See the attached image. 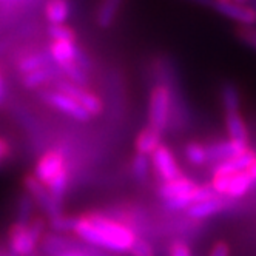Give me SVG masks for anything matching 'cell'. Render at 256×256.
I'll use <instances>...</instances> for the list:
<instances>
[{
	"label": "cell",
	"instance_id": "1",
	"mask_svg": "<svg viewBox=\"0 0 256 256\" xmlns=\"http://www.w3.org/2000/svg\"><path fill=\"white\" fill-rule=\"evenodd\" d=\"M74 234L85 244L106 253L130 252L138 240L130 226L102 213H88L79 216Z\"/></svg>",
	"mask_w": 256,
	"mask_h": 256
},
{
	"label": "cell",
	"instance_id": "2",
	"mask_svg": "<svg viewBox=\"0 0 256 256\" xmlns=\"http://www.w3.org/2000/svg\"><path fill=\"white\" fill-rule=\"evenodd\" d=\"M44 221L42 219H34L30 222L17 221L8 236L10 252L16 256H31L36 253L38 246L42 244L44 240Z\"/></svg>",
	"mask_w": 256,
	"mask_h": 256
},
{
	"label": "cell",
	"instance_id": "3",
	"mask_svg": "<svg viewBox=\"0 0 256 256\" xmlns=\"http://www.w3.org/2000/svg\"><path fill=\"white\" fill-rule=\"evenodd\" d=\"M212 186L218 194L227 196L233 200L241 199L256 187V160L244 172L234 174H213Z\"/></svg>",
	"mask_w": 256,
	"mask_h": 256
},
{
	"label": "cell",
	"instance_id": "4",
	"mask_svg": "<svg viewBox=\"0 0 256 256\" xmlns=\"http://www.w3.org/2000/svg\"><path fill=\"white\" fill-rule=\"evenodd\" d=\"M44 256H110L93 246H88L84 241H76L62 234H46L42 240Z\"/></svg>",
	"mask_w": 256,
	"mask_h": 256
},
{
	"label": "cell",
	"instance_id": "5",
	"mask_svg": "<svg viewBox=\"0 0 256 256\" xmlns=\"http://www.w3.org/2000/svg\"><path fill=\"white\" fill-rule=\"evenodd\" d=\"M170 112H172V91L167 85L159 84L156 85L148 100V120L150 125L160 133L167 128L170 120Z\"/></svg>",
	"mask_w": 256,
	"mask_h": 256
},
{
	"label": "cell",
	"instance_id": "6",
	"mask_svg": "<svg viewBox=\"0 0 256 256\" xmlns=\"http://www.w3.org/2000/svg\"><path fill=\"white\" fill-rule=\"evenodd\" d=\"M52 86L56 88V90H59V91H62V93L68 94L70 98L76 99L91 116H99L102 113V110H104L102 100L94 93H91V91L85 90V86L78 85V84L71 82L68 79L54 80Z\"/></svg>",
	"mask_w": 256,
	"mask_h": 256
},
{
	"label": "cell",
	"instance_id": "7",
	"mask_svg": "<svg viewBox=\"0 0 256 256\" xmlns=\"http://www.w3.org/2000/svg\"><path fill=\"white\" fill-rule=\"evenodd\" d=\"M42 99L48 105H51L52 108L59 110L60 113H64V114H66V116H70L72 119H76L79 122H86V120H90L91 118H93L76 99L70 98L68 94L62 93V91H59L56 88L42 91Z\"/></svg>",
	"mask_w": 256,
	"mask_h": 256
},
{
	"label": "cell",
	"instance_id": "8",
	"mask_svg": "<svg viewBox=\"0 0 256 256\" xmlns=\"http://www.w3.org/2000/svg\"><path fill=\"white\" fill-rule=\"evenodd\" d=\"M25 187H26V192L30 193V196L39 204V207L50 218L62 214V202L54 198L50 193V190L42 184V182H39L38 179H36L34 176H28L25 179Z\"/></svg>",
	"mask_w": 256,
	"mask_h": 256
},
{
	"label": "cell",
	"instance_id": "9",
	"mask_svg": "<svg viewBox=\"0 0 256 256\" xmlns=\"http://www.w3.org/2000/svg\"><path fill=\"white\" fill-rule=\"evenodd\" d=\"M65 170H66V164L64 154L60 152H48L40 158L38 166H36L34 178L39 182H42L45 187H48Z\"/></svg>",
	"mask_w": 256,
	"mask_h": 256
},
{
	"label": "cell",
	"instance_id": "10",
	"mask_svg": "<svg viewBox=\"0 0 256 256\" xmlns=\"http://www.w3.org/2000/svg\"><path fill=\"white\" fill-rule=\"evenodd\" d=\"M152 158V166L154 168V173L162 182L173 180L180 176H184L174 159L173 152L167 147V145H160V147L150 156Z\"/></svg>",
	"mask_w": 256,
	"mask_h": 256
},
{
	"label": "cell",
	"instance_id": "11",
	"mask_svg": "<svg viewBox=\"0 0 256 256\" xmlns=\"http://www.w3.org/2000/svg\"><path fill=\"white\" fill-rule=\"evenodd\" d=\"M213 10L221 16L227 17V19L240 24L241 26H254L256 25V8L254 6L228 0V2H216Z\"/></svg>",
	"mask_w": 256,
	"mask_h": 256
},
{
	"label": "cell",
	"instance_id": "12",
	"mask_svg": "<svg viewBox=\"0 0 256 256\" xmlns=\"http://www.w3.org/2000/svg\"><path fill=\"white\" fill-rule=\"evenodd\" d=\"M233 204H234L233 199L219 194L216 198H212V199H207V200H202V202H198V204L192 206L186 212L192 219H198V221H200V219H207V218H212L214 214H219L221 212H226Z\"/></svg>",
	"mask_w": 256,
	"mask_h": 256
},
{
	"label": "cell",
	"instance_id": "13",
	"mask_svg": "<svg viewBox=\"0 0 256 256\" xmlns=\"http://www.w3.org/2000/svg\"><path fill=\"white\" fill-rule=\"evenodd\" d=\"M248 144H242V142H236L233 139H227V140H218L208 145V158L212 164H219L222 160L232 159L234 156H240L242 153H246L248 150Z\"/></svg>",
	"mask_w": 256,
	"mask_h": 256
},
{
	"label": "cell",
	"instance_id": "14",
	"mask_svg": "<svg viewBox=\"0 0 256 256\" xmlns=\"http://www.w3.org/2000/svg\"><path fill=\"white\" fill-rule=\"evenodd\" d=\"M196 187H198V184L194 180H192L187 176H180V178L173 179V180L160 182V186L158 187V196L164 200V202H166V200H168V199L190 193Z\"/></svg>",
	"mask_w": 256,
	"mask_h": 256
},
{
	"label": "cell",
	"instance_id": "15",
	"mask_svg": "<svg viewBox=\"0 0 256 256\" xmlns=\"http://www.w3.org/2000/svg\"><path fill=\"white\" fill-rule=\"evenodd\" d=\"M254 160H256V153L252 148H248L246 153L240 156H234L232 159L216 164L213 167V174H234V173L244 172Z\"/></svg>",
	"mask_w": 256,
	"mask_h": 256
},
{
	"label": "cell",
	"instance_id": "16",
	"mask_svg": "<svg viewBox=\"0 0 256 256\" xmlns=\"http://www.w3.org/2000/svg\"><path fill=\"white\" fill-rule=\"evenodd\" d=\"M58 79H65L64 71L60 70L59 65H51L38 71L28 72V74H24V85L30 90H36L48 82H54Z\"/></svg>",
	"mask_w": 256,
	"mask_h": 256
},
{
	"label": "cell",
	"instance_id": "17",
	"mask_svg": "<svg viewBox=\"0 0 256 256\" xmlns=\"http://www.w3.org/2000/svg\"><path fill=\"white\" fill-rule=\"evenodd\" d=\"M162 133L156 128H153L152 125L145 126L144 130L139 132L136 140H134V148H136V153H140V154H147V156H152L160 145H162Z\"/></svg>",
	"mask_w": 256,
	"mask_h": 256
},
{
	"label": "cell",
	"instance_id": "18",
	"mask_svg": "<svg viewBox=\"0 0 256 256\" xmlns=\"http://www.w3.org/2000/svg\"><path fill=\"white\" fill-rule=\"evenodd\" d=\"M224 122L226 130L228 134V139H233L236 142L248 144V132L246 122L241 116L240 110H232V112H224Z\"/></svg>",
	"mask_w": 256,
	"mask_h": 256
},
{
	"label": "cell",
	"instance_id": "19",
	"mask_svg": "<svg viewBox=\"0 0 256 256\" xmlns=\"http://www.w3.org/2000/svg\"><path fill=\"white\" fill-rule=\"evenodd\" d=\"M51 65H56V62L52 60L50 51L48 52L40 51V52H34V54H30V56L24 58L19 62V71L22 74H28V72L38 71V70H42V68H46Z\"/></svg>",
	"mask_w": 256,
	"mask_h": 256
},
{
	"label": "cell",
	"instance_id": "20",
	"mask_svg": "<svg viewBox=\"0 0 256 256\" xmlns=\"http://www.w3.org/2000/svg\"><path fill=\"white\" fill-rule=\"evenodd\" d=\"M122 2L124 0H102L96 12V22L100 28H110L113 25Z\"/></svg>",
	"mask_w": 256,
	"mask_h": 256
},
{
	"label": "cell",
	"instance_id": "21",
	"mask_svg": "<svg viewBox=\"0 0 256 256\" xmlns=\"http://www.w3.org/2000/svg\"><path fill=\"white\" fill-rule=\"evenodd\" d=\"M45 16L51 25H64L70 16L68 0H48Z\"/></svg>",
	"mask_w": 256,
	"mask_h": 256
},
{
	"label": "cell",
	"instance_id": "22",
	"mask_svg": "<svg viewBox=\"0 0 256 256\" xmlns=\"http://www.w3.org/2000/svg\"><path fill=\"white\" fill-rule=\"evenodd\" d=\"M186 158L194 167H202L206 164H210L208 158V145L200 142H188L186 145Z\"/></svg>",
	"mask_w": 256,
	"mask_h": 256
},
{
	"label": "cell",
	"instance_id": "23",
	"mask_svg": "<svg viewBox=\"0 0 256 256\" xmlns=\"http://www.w3.org/2000/svg\"><path fill=\"white\" fill-rule=\"evenodd\" d=\"M152 158L147 154H140L136 153L133 160H132V173L133 178L138 182H145L150 176V170H152Z\"/></svg>",
	"mask_w": 256,
	"mask_h": 256
},
{
	"label": "cell",
	"instance_id": "24",
	"mask_svg": "<svg viewBox=\"0 0 256 256\" xmlns=\"http://www.w3.org/2000/svg\"><path fill=\"white\" fill-rule=\"evenodd\" d=\"M221 100L224 112H232V110H240L241 100H240V91L232 84L226 82L221 90Z\"/></svg>",
	"mask_w": 256,
	"mask_h": 256
},
{
	"label": "cell",
	"instance_id": "25",
	"mask_svg": "<svg viewBox=\"0 0 256 256\" xmlns=\"http://www.w3.org/2000/svg\"><path fill=\"white\" fill-rule=\"evenodd\" d=\"M78 221L79 218L74 216H66V214H59L50 218V226L54 232H58L59 234L62 233H74L76 227H78Z\"/></svg>",
	"mask_w": 256,
	"mask_h": 256
},
{
	"label": "cell",
	"instance_id": "26",
	"mask_svg": "<svg viewBox=\"0 0 256 256\" xmlns=\"http://www.w3.org/2000/svg\"><path fill=\"white\" fill-rule=\"evenodd\" d=\"M48 34L52 39V42H68V40H76V32L70 26L64 25H50Z\"/></svg>",
	"mask_w": 256,
	"mask_h": 256
},
{
	"label": "cell",
	"instance_id": "27",
	"mask_svg": "<svg viewBox=\"0 0 256 256\" xmlns=\"http://www.w3.org/2000/svg\"><path fill=\"white\" fill-rule=\"evenodd\" d=\"M46 188L50 190V193L54 198L62 202V199H64V196L66 193V188H68V170H65L64 173H60Z\"/></svg>",
	"mask_w": 256,
	"mask_h": 256
},
{
	"label": "cell",
	"instance_id": "28",
	"mask_svg": "<svg viewBox=\"0 0 256 256\" xmlns=\"http://www.w3.org/2000/svg\"><path fill=\"white\" fill-rule=\"evenodd\" d=\"M130 254L132 256H154V250L148 241H145L144 238H138L130 250Z\"/></svg>",
	"mask_w": 256,
	"mask_h": 256
},
{
	"label": "cell",
	"instance_id": "29",
	"mask_svg": "<svg viewBox=\"0 0 256 256\" xmlns=\"http://www.w3.org/2000/svg\"><path fill=\"white\" fill-rule=\"evenodd\" d=\"M238 36L242 42L256 50V26H240L238 28Z\"/></svg>",
	"mask_w": 256,
	"mask_h": 256
},
{
	"label": "cell",
	"instance_id": "30",
	"mask_svg": "<svg viewBox=\"0 0 256 256\" xmlns=\"http://www.w3.org/2000/svg\"><path fill=\"white\" fill-rule=\"evenodd\" d=\"M168 256H193L192 248L184 242H173L168 248Z\"/></svg>",
	"mask_w": 256,
	"mask_h": 256
},
{
	"label": "cell",
	"instance_id": "31",
	"mask_svg": "<svg viewBox=\"0 0 256 256\" xmlns=\"http://www.w3.org/2000/svg\"><path fill=\"white\" fill-rule=\"evenodd\" d=\"M208 256H230V247L226 242H218L212 248Z\"/></svg>",
	"mask_w": 256,
	"mask_h": 256
},
{
	"label": "cell",
	"instance_id": "32",
	"mask_svg": "<svg viewBox=\"0 0 256 256\" xmlns=\"http://www.w3.org/2000/svg\"><path fill=\"white\" fill-rule=\"evenodd\" d=\"M190 4H196L199 6H206V8H214L216 0H187Z\"/></svg>",
	"mask_w": 256,
	"mask_h": 256
},
{
	"label": "cell",
	"instance_id": "33",
	"mask_svg": "<svg viewBox=\"0 0 256 256\" xmlns=\"http://www.w3.org/2000/svg\"><path fill=\"white\" fill-rule=\"evenodd\" d=\"M8 154V145L0 139V162L5 159V156Z\"/></svg>",
	"mask_w": 256,
	"mask_h": 256
},
{
	"label": "cell",
	"instance_id": "34",
	"mask_svg": "<svg viewBox=\"0 0 256 256\" xmlns=\"http://www.w3.org/2000/svg\"><path fill=\"white\" fill-rule=\"evenodd\" d=\"M4 100H5V85H4L2 78H0V105L4 104Z\"/></svg>",
	"mask_w": 256,
	"mask_h": 256
},
{
	"label": "cell",
	"instance_id": "35",
	"mask_svg": "<svg viewBox=\"0 0 256 256\" xmlns=\"http://www.w3.org/2000/svg\"><path fill=\"white\" fill-rule=\"evenodd\" d=\"M0 256H16V254H12V253L8 250V252H0Z\"/></svg>",
	"mask_w": 256,
	"mask_h": 256
},
{
	"label": "cell",
	"instance_id": "36",
	"mask_svg": "<svg viewBox=\"0 0 256 256\" xmlns=\"http://www.w3.org/2000/svg\"><path fill=\"white\" fill-rule=\"evenodd\" d=\"M233 2H238V4H246V2H248V0H233Z\"/></svg>",
	"mask_w": 256,
	"mask_h": 256
},
{
	"label": "cell",
	"instance_id": "37",
	"mask_svg": "<svg viewBox=\"0 0 256 256\" xmlns=\"http://www.w3.org/2000/svg\"><path fill=\"white\" fill-rule=\"evenodd\" d=\"M216 2H228V0H216Z\"/></svg>",
	"mask_w": 256,
	"mask_h": 256
},
{
	"label": "cell",
	"instance_id": "38",
	"mask_svg": "<svg viewBox=\"0 0 256 256\" xmlns=\"http://www.w3.org/2000/svg\"><path fill=\"white\" fill-rule=\"evenodd\" d=\"M31 256H40V254H38V253H34V254H31Z\"/></svg>",
	"mask_w": 256,
	"mask_h": 256
},
{
	"label": "cell",
	"instance_id": "39",
	"mask_svg": "<svg viewBox=\"0 0 256 256\" xmlns=\"http://www.w3.org/2000/svg\"><path fill=\"white\" fill-rule=\"evenodd\" d=\"M254 2H256V0H254Z\"/></svg>",
	"mask_w": 256,
	"mask_h": 256
}]
</instances>
